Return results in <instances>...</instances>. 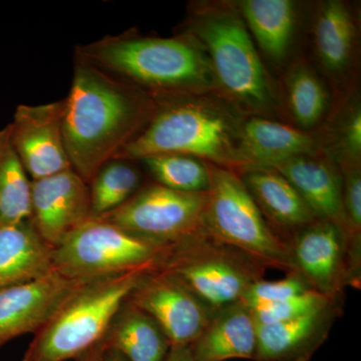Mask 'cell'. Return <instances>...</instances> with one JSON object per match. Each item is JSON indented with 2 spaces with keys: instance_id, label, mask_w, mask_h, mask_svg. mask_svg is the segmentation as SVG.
<instances>
[{
  "instance_id": "obj_1",
  "label": "cell",
  "mask_w": 361,
  "mask_h": 361,
  "mask_svg": "<svg viewBox=\"0 0 361 361\" xmlns=\"http://www.w3.org/2000/svg\"><path fill=\"white\" fill-rule=\"evenodd\" d=\"M63 102L66 153L87 184L141 133L156 109L153 94L78 59Z\"/></svg>"
},
{
  "instance_id": "obj_2",
  "label": "cell",
  "mask_w": 361,
  "mask_h": 361,
  "mask_svg": "<svg viewBox=\"0 0 361 361\" xmlns=\"http://www.w3.org/2000/svg\"><path fill=\"white\" fill-rule=\"evenodd\" d=\"M183 32L193 35L205 49L222 99L243 116L285 121L277 80L235 1L190 4Z\"/></svg>"
},
{
  "instance_id": "obj_3",
  "label": "cell",
  "mask_w": 361,
  "mask_h": 361,
  "mask_svg": "<svg viewBox=\"0 0 361 361\" xmlns=\"http://www.w3.org/2000/svg\"><path fill=\"white\" fill-rule=\"evenodd\" d=\"M75 59L153 96L218 94L205 49L186 32L173 37H106L78 47Z\"/></svg>"
},
{
  "instance_id": "obj_4",
  "label": "cell",
  "mask_w": 361,
  "mask_h": 361,
  "mask_svg": "<svg viewBox=\"0 0 361 361\" xmlns=\"http://www.w3.org/2000/svg\"><path fill=\"white\" fill-rule=\"evenodd\" d=\"M154 97L153 116L116 158L137 161L159 154H184L235 171L245 116L216 94Z\"/></svg>"
},
{
  "instance_id": "obj_5",
  "label": "cell",
  "mask_w": 361,
  "mask_h": 361,
  "mask_svg": "<svg viewBox=\"0 0 361 361\" xmlns=\"http://www.w3.org/2000/svg\"><path fill=\"white\" fill-rule=\"evenodd\" d=\"M146 272L87 282L35 334L23 361L78 360L102 341L116 311Z\"/></svg>"
},
{
  "instance_id": "obj_6",
  "label": "cell",
  "mask_w": 361,
  "mask_h": 361,
  "mask_svg": "<svg viewBox=\"0 0 361 361\" xmlns=\"http://www.w3.org/2000/svg\"><path fill=\"white\" fill-rule=\"evenodd\" d=\"M208 168L210 188L204 212L207 234L266 268L295 271L289 244L273 231L239 173L211 163Z\"/></svg>"
},
{
  "instance_id": "obj_7",
  "label": "cell",
  "mask_w": 361,
  "mask_h": 361,
  "mask_svg": "<svg viewBox=\"0 0 361 361\" xmlns=\"http://www.w3.org/2000/svg\"><path fill=\"white\" fill-rule=\"evenodd\" d=\"M155 270L180 279L215 312L241 302L266 267L206 232L166 247Z\"/></svg>"
},
{
  "instance_id": "obj_8",
  "label": "cell",
  "mask_w": 361,
  "mask_h": 361,
  "mask_svg": "<svg viewBox=\"0 0 361 361\" xmlns=\"http://www.w3.org/2000/svg\"><path fill=\"white\" fill-rule=\"evenodd\" d=\"M164 249L106 221L90 218L52 248L54 272L73 280L102 279L155 270Z\"/></svg>"
},
{
  "instance_id": "obj_9",
  "label": "cell",
  "mask_w": 361,
  "mask_h": 361,
  "mask_svg": "<svg viewBox=\"0 0 361 361\" xmlns=\"http://www.w3.org/2000/svg\"><path fill=\"white\" fill-rule=\"evenodd\" d=\"M207 193H185L157 183L142 185L116 210L97 218L159 248L205 232Z\"/></svg>"
},
{
  "instance_id": "obj_10",
  "label": "cell",
  "mask_w": 361,
  "mask_h": 361,
  "mask_svg": "<svg viewBox=\"0 0 361 361\" xmlns=\"http://www.w3.org/2000/svg\"><path fill=\"white\" fill-rule=\"evenodd\" d=\"M128 299L158 323L170 345L193 344L215 314L180 279L163 270L144 273Z\"/></svg>"
},
{
  "instance_id": "obj_11",
  "label": "cell",
  "mask_w": 361,
  "mask_h": 361,
  "mask_svg": "<svg viewBox=\"0 0 361 361\" xmlns=\"http://www.w3.org/2000/svg\"><path fill=\"white\" fill-rule=\"evenodd\" d=\"M311 20L315 68L337 101L356 87L357 16L348 2L326 0L316 6Z\"/></svg>"
},
{
  "instance_id": "obj_12",
  "label": "cell",
  "mask_w": 361,
  "mask_h": 361,
  "mask_svg": "<svg viewBox=\"0 0 361 361\" xmlns=\"http://www.w3.org/2000/svg\"><path fill=\"white\" fill-rule=\"evenodd\" d=\"M63 101L20 104L8 125L14 149L32 180L73 169L63 139Z\"/></svg>"
},
{
  "instance_id": "obj_13",
  "label": "cell",
  "mask_w": 361,
  "mask_h": 361,
  "mask_svg": "<svg viewBox=\"0 0 361 361\" xmlns=\"http://www.w3.org/2000/svg\"><path fill=\"white\" fill-rule=\"evenodd\" d=\"M90 218L89 184L73 169L32 180L30 220L52 248Z\"/></svg>"
},
{
  "instance_id": "obj_14",
  "label": "cell",
  "mask_w": 361,
  "mask_h": 361,
  "mask_svg": "<svg viewBox=\"0 0 361 361\" xmlns=\"http://www.w3.org/2000/svg\"><path fill=\"white\" fill-rule=\"evenodd\" d=\"M294 270L313 290L341 300L349 286L348 242L341 230L327 221L316 220L288 241Z\"/></svg>"
},
{
  "instance_id": "obj_15",
  "label": "cell",
  "mask_w": 361,
  "mask_h": 361,
  "mask_svg": "<svg viewBox=\"0 0 361 361\" xmlns=\"http://www.w3.org/2000/svg\"><path fill=\"white\" fill-rule=\"evenodd\" d=\"M87 282L54 272L35 281L0 289V348L23 334H37Z\"/></svg>"
},
{
  "instance_id": "obj_16",
  "label": "cell",
  "mask_w": 361,
  "mask_h": 361,
  "mask_svg": "<svg viewBox=\"0 0 361 361\" xmlns=\"http://www.w3.org/2000/svg\"><path fill=\"white\" fill-rule=\"evenodd\" d=\"M319 151L313 133L267 116H244L235 157L237 173L272 168L282 161Z\"/></svg>"
},
{
  "instance_id": "obj_17",
  "label": "cell",
  "mask_w": 361,
  "mask_h": 361,
  "mask_svg": "<svg viewBox=\"0 0 361 361\" xmlns=\"http://www.w3.org/2000/svg\"><path fill=\"white\" fill-rule=\"evenodd\" d=\"M295 188L318 220L336 225L348 244L349 233L342 200V173L336 161L318 151L273 166Z\"/></svg>"
},
{
  "instance_id": "obj_18",
  "label": "cell",
  "mask_w": 361,
  "mask_h": 361,
  "mask_svg": "<svg viewBox=\"0 0 361 361\" xmlns=\"http://www.w3.org/2000/svg\"><path fill=\"white\" fill-rule=\"evenodd\" d=\"M235 4L265 63L282 73L294 58L301 26L299 4L292 0H240Z\"/></svg>"
},
{
  "instance_id": "obj_19",
  "label": "cell",
  "mask_w": 361,
  "mask_h": 361,
  "mask_svg": "<svg viewBox=\"0 0 361 361\" xmlns=\"http://www.w3.org/2000/svg\"><path fill=\"white\" fill-rule=\"evenodd\" d=\"M341 312V300L275 324L258 325L256 361H308L324 343Z\"/></svg>"
},
{
  "instance_id": "obj_20",
  "label": "cell",
  "mask_w": 361,
  "mask_h": 361,
  "mask_svg": "<svg viewBox=\"0 0 361 361\" xmlns=\"http://www.w3.org/2000/svg\"><path fill=\"white\" fill-rule=\"evenodd\" d=\"M278 82L284 120L304 132H317L334 108L326 80L303 54H297Z\"/></svg>"
},
{
  "instance_id": "obj_21",
  "label": "cell",
  "mask_w": 361,
  "mask_h": 361,
  "mask_svg": "<svg viewBox=\"0 0 361 361\" xmlns=\"http://www.w3.org/2000/svg\"><path fill=\"white\" fill-rule=\"evenodd\" d=\"M239 175L273 231L287 243L297 232L318 220L295 188L277 171L252 169Z\"/></svg>"
},
{
  "instance_id": "obj_22",
  "label": "cell",
  "mask_w": 361,
  "mask_h": 361,
  "mask_svg": "<svg viewBox=\"0 0 361 361\" xmlns=\"http://www.w3.org/2000/svg\"><path fill=\"white\" fill-rule=\"evenodd\" d=\"M54 272L52 247L30 219L0 224V289L35 281Z\"/></svg>"
},
{
  "instance_id": "obj_23",
  "label": "cell",
  "mask_w": 361,
  "mask_h": 361,
  "mask_svg": "<svg viewBox=\"0 0 361 361\" xmlns=\"http://www.w3.org/2000/svg\"><path fill=\"white\" fill-rule=\"evenodd\" d=\"M258 325L248 306L235 303L213 315L200 337L191 344L197 361L254 360Z\"/></svg>"
},
{
  "instance_id": "obj_24",
  "label": "cell",
  "mask_w": 361,
  "mask_h": 361,
  "mask_svg": "<svg viewBox=\"0 0 361 361\" xmlns=\"http://www.w3.org/2000/svg\"><path fill=\"white\" fill-rule=\"evenodd\" d=\"M127 361H165L170 342L158 323L141 308L123 301L99 342Z\"/></svg>"
},
{
  "instance_id": "obj_25",
  "label": "cell",
  "mask_w": 361,
  "mask_h": 361,
  "mask_svg": "<svg viewBox=\"0 0 361 361\" xmlns=\"http://www.w3.org/2000/svg\"><path fill=\"white\" fill-rule=\"evenodd\" d=\"M315 134L319 151L339 168L361 165V104L357 87L334 102L329 118Z\"/></svg>"
},
{
  "instance_id": "obj_26",
  "label": "cell",
  "mask_w": 361,
  "mask_h": 361,
  "mask_svg": "<svg viewBox=\"0 0 361 361\" xmlns=\"http://www.w3.org/2000/svg\"><path fill=\"white\" fill-rule=\"evenodd\" d=\"M32 180L11 142L8 125L0 130V224L30 219Z\"/></svg>"
},
{
  "instance_id": "obj_27",
  "label": "cell",
  "mask_w": 361,
  "mask_h": 361,
  "mask_svg": "<svg viewBox=\"0 0 361 361\" xmlns=\"http://www.w3.org/2000/svg\"><path fill=\"white\" fill-rule=\"evenodd\" d=\"M135 163L116 158L99 168L89 184L92 218L116 210L139 191L142 177Z\"/></svg>"
},
{
  "instance_id": "obj_28",
  "label": "cell",
  "mask_w": 361,
  "mask_h": 361,
  "mask_svg": "<svg viewBox=\"0 0 361 361\" xmlns=\"http://www.w3.org/2000/svg\"><path fill=\"white\" fill-rule=\"evenodd\" d=\"M161 185L185 193H207L210 188L208 163L184 154H159L137 161Z\"/></svg>"
},
{
  "instance_id": "obj_29",
  "label": "cell",
  "mask_w": 361,
  "mask_h": 361,
  "mask_svg": "<svg viewBox=\"0 0 361 361\" xmlns=\"http://www.w3.org/2000/svg\"><path fill=\"white\" fill-rule=\"evenodd\" d=\"M331 301L336 300L314 290H310L279 302L254 308L251 311L257 325L275 324L307 314Z\"/></svg>"
},
{
  "instance_id": "obj_30",
  "label": "cell",
  "mask_w": 361,
  "mask_h": 361,
  "mask_svg": "<svg viewBox=\"0 0 361 361\" xmlns=\"http://www.w3.org/2000/svg\"><path fill=\"white\" fill-rule=\"evenodd\" d=\"M313 290L298 272L291 271L286 273V277L276 281L259 280L252 284L246 292L241 302L248 306L250 310L268 305L285 299Z\"/></svg>"
},
{
  "instance_id": "obj_31",
  "label": "cell",
  "mask_w": 361,
  "mask_h": 361,
  "mask_svg": "<svg viewBox=\"0 0 361 361\" xmlns=\"http://www.w3.org/2000/svg\"><path fill=\"white\" fill-rule=\"evenodd\" d=\"M165 361H197L191 344L170 345Z\"/></svg>"
},
{
  "instance_id": "obj_32",
  "label": "cell",
  "mask_w": 361,
  "mask_h": 361,
  "mask_svg": "<svg viewBox=\"0 0 361 361\" xmlns=\"http://www.w3.org/2000/svg\"><path fill=\"white\" fill-rule=\"evenodd\" d=\"M104 349L101 344L97 343L96 346L90 348L89 351L84 353L78 358V361H101Z\"/></svg>"
},
{
  "instance_id": "obj_33",
  "label": "cell",
  "mask_w": 361,
  "mask_h": 361,
  "mask_svg": "<svg viewBox=\"0 0 361 361\" xmlns=\"http://www.w3.org/2000/svg\"><path fill=\"white\" fill-rule=\"evenodd\" d=\"M101 361H127L121 353L113 349H104Z\"/></svg>"
}]
</instances>
